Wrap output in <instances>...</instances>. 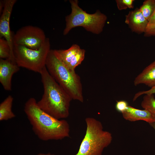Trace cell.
<instances>
[{
    "label": "cell",
    "instance_id": "cell-1",
    "mask_svg": "<svg viewBox=\"0 0 155 155\" xmlns=\"http://www.w3.org/2000/svg\"><path fill=\"white\" fill-rule=\"evenodd\" d=\"M24 111L39 139L43 141L62 140L69 137L70 127L64 119H58L42 110L34 98L25 103Z\"/></svg>",
    "mask_w": 155,
    "mask_h": 155
},
{
    "label": "cell",
    "instance_id": "cell-2",
    "mask_svg": "<svg viewBox=\"0 0 155 155\" xmlns=\"http://www.w3.org/2000/svg\"><path fill=\"white\" fill-rule=\"evenodd\" d=\"M40 73L44 93L41 99L37 102L38 106L44 112L56 119L67 118L69 115L72 99L51 75L46 66Z\"/></svg>",
    "mask_w": 155,
    "mask_h": 155
},
{
    "label": "cell",
    "instance_id": "cell-3",
    "mask_svg": "<svg viewBox=\"0 0 155 155\" xmlns=\"http://www.w3.org/2000/svg\"><path fill=\"white\" fill-rule=\"evenodd\" d=\"M46 67L56 82L69 95L72 100L84 101L82 84L75 71L67 68L60 61L54 50L51 49L47 55Z\"/></svg>",
    "mask_w": 155,
    "mask_h": 155
},
{
    "label": "cell",
    "instance_id": "cell-4",
    "mask_svg": "<svg viewBox=\"0 0 155 155\" xmlns=\"http://www.w3.org/2000/svg\"><path fill=\"white\" fill-rule=\"evenodd\" d=\"M85 120V134L75 155H102L104 149L112 142V134L104 130L102 123L96 119L88 117Z\"/></svg>",
    "mask_w": 155,
    "mask_h": 155
},
{
    "label": "cell",
    "instance_id": "cell-5",
    "mask_svg": "<svg viewBox=\"0 0 155 155\" xmlns=\"http://www.w3.org/2000/svg\"><path fill=\"white\" fill-rule=\"evenodd\" d=\"M69 1L71 11L65 17L64 35L68 34L73 28L79 26L95 34H99L102 31L107 19L105 15L98 10L93 14L88 13L79 6L78 0H70Z\"/></svg>",
    "mask_w": 155,
    "mask_h": 155
},
{
    "label": "cell",
    "instance_id": "cell-6",
    "mask_svg": "<svg viewBox=\"0 0 155 155\" xmlns=\"http://www.w3.org/2000/svg\"><path fill=\"white\" fill-rule=\"evenodd\" d=\"M50 50L49 39L46 38L44 44L38 49L14 45L13 52L16 63L19 67L40 73L46 66V58Z\"/></svg>",
    "mask_w": 155,
    "mask_h": 155
},
{
    "label": "cell",
    "instance_id": "cell-7",
    "mask_svg": "<svg viewBox=\"0 0 155 155\" xmlns=\"http://www.w3.org/2000/svg\"><path fill=\"white\" fill-rule=\"evenodd\" d=\"M46 38L42 29L37 26L28 25L22 27L13 35V45H22L37 50L44 44Z\"/></svg>",
    "mask_w": 155,
    "mask_h": 155
},
{
    "label": "cell",
    "instance_id": "cell-8",
    "mask_svg": "<svg viewBox=\"0 0 155 155\" xmlns=\"http://www.w3.org/2000/svg\"><path fill=\"white\" fill-rule=\"evenodd\" d=\"M16 0H4V7L0 18V38H4L7 42L11 49V57L9 59L16 63L13 54V35L10 27L11 13Z\"/></svg>",
    "mask_w": 155,
    "mask_h": 155
},
{
    "label": "cell",
    "instance_id": "cell-9",
    "mask_svg": "<svg viewBox=\"0 0 155 155\" xmlns=\"http://www.w3.org/2000/svg\"><path fill=\"white\" fill-rule=\"evenodd\" d=\"M54 50L57 57L63 64L73 71L85 58V50L81 49L78 44H73L67 49Z\"/></svg>",
    "mask_w": 155,
    "mask_h": 155
},
{
    "label": "cell",
    "instance_id": "cell-10",
    "mask_svg": "<svg viewBox=\"0 0 155 155\" xmlns=\"http://www.w3.org/2000/svg\"><path fill=\"white\" fill-rule=\"evenodd\" d=\"M20 67L9 59H0V82L5 90H11L13 75L19 71Z\"/></svg>",
    "mask_w": 155,
    "mask_h": 155
},
{
    "label": "cell",
    "instance_id": "cell-11",
    "mask_svg": "<svg viewBox=\"0 0 155 155\" xmlns=\"http://www.w3.org/2000/svg\"><path fill=\"white\" fill-rule=\"evenodd\" d=\"M125 22L133 32L139 34L144 33L148 24V20L138 8L125 16Z\"/></svg>",
    "mask_w": 155,
    "mask_h": 155
},
{
    "label": "cell",
    "instance_id": "cell-12",
    "mask_svg": "<svg viewBox=\"0 0 155 155\" xmlns=\"http://www.w3.org/2000/svg\"><path fill=\"white\" fill-rule=\"evenodd\" d=\"M122 114L125 119L130 121L143 120L149 123L155 120V117L149 111L137 109L129 105Z\"/></svg>",
    "mask_w": 155,
    "mask_h": 155
},
{
    "label": "cell",
    "instance_id": "cell-13",
    "mask_svg": "<svg viewBox=\"0 0 155 155\" xmlns=\"http://www.w3.org/2000/svg\"><path fill=\"white\" fill-rule=\"evenodd\" d=\"M134 85L143 84L151 88L155 86V61L146 67L135 78Z\"/></svg>",
    "mask_w": 155,
    "mask_h": 155
},
{
    "label": "cell",
    "instance_id": "cell-14",
    "mask_svg": "<svg viewBox=\"0 0 155 155\" xmlns=\"http://www.w3.org/2000/svg\"><path fill=\"white\" fill-rule=\"evenodd\" d=\"M13 98L9 95L0 104V121L7 120L16 117L12 111Z\"/></svg>",
    "mask_w": 155,
    "mask_h": 155
},
{
    "label": "cell",
    "instance_id": "cell-15",
    "mask_svg": "<svg viewBox=\"0 0 155 155\" xmlns=\"http://www.w3.org/2000/svg\"><path fill=\"white\" fill-rule=\"evenodd\" d=\"M139 9L144 16L148 20L155 11V0L145 1Z\"/></svg>",
    "mask_w": 155,
    "mask_h": 155
},
{
    "label": "cell",
    "instance_id": "cell-16",
    "mask_svg": "<svg viewBox=\"0 0 155 155\" xmlns=\"http://www.w3.org/2000/svg\"><path fill=\"white\" fill-rule=\"evenodd\" d=\"M141 106L144 109L150 111L155 117V98L153 94H145Z\"/></svg>",
    "mask_w": 155,
    "mask_h": 155
},
{
    "label": "cell",
    "instance_id": "cell-17",
    "mask_svg": "<svg viewBox=\"0 0 155 155\" xmlns=\"http://www.w3.org/2000/svg\"><path fill=\"white\" fill-rule=\"evenodd\" d=\"M11 57V49L7 40L4 38H0V58L9 59Z\"/></svg>",
    "mask_w": 155,
    "mask_h": 155
},
{
    "label": "cell",
    "instance_id": "cell-18",
    "mask_svg": "<svg viewBox=\"0 0 155 155\" xmlns=\"http://www.w3.org/2000/svg\"><path fill=\"white\" fill-rule=\"evenodd\" d=\"M134 1V0H116V2L118 9L121 10L127 8H133Z\"/></svg>",
    "mask_w": 155,
    "mask_h": 155
},
{
    "label": "cell",
    "instance_id": "cell-19",
    "mask_svg": "<svg viewBox=\"0 0 155 155\" xmlns=\"http://www.w3.org/2000/svg\"><path fill=\"white\" fill-rule=\"evenodd\" d=\"M129 106L128 102L124 100H120L117 101L115 108L117 111L122 113L127 109Z\"/></svg>",
    "mask_w": 155,
    "mask_h": 155
},
{
    "label": "cell",
    "instance_id": "cell-20",
    "mask_svg": "<svg viewBox=\"0 0 155 155\" xmlns=\"http://www.w3.org/2000/svg\"><path fill=\"white\" fill-rule=\"evenodd\" d=\"M144 36L146 37L155 36V24L148 25L144 33Z\"/></svg>",
    "mask_w": 155,
    "mask_h": 155
},
{
    "label": "cell",
    "instance_id": "cell-21",
    "mask_svg": "<svg viewBox=\"0 0 155 155\" xmlns=\"http://www.w3.org/2000/svg\"><path fill=\"white\" fill-rule=\"evenodd\" d=\"M155 93V86L152 88L150 90L146 91H142L138 92L136 93L133 98V101H134L140 96L143 94H154Z\"/></svg>",
    "mask_w": 155,
    "mask_h": 155
},
{
    "label": "cell",
    "instance_id": "cell-22",
    "mask_svg": "<svg viewBox=\"0 0 155 155\" xmlns=\"http://www.w3.org/2000/svg\"><path fill=\"white\" fill-rule=\"evenodd\" d=\"M148 24H155V11L153 14L148 20Z\"/></svg>",
    "mask_w": 155,
    "mask_h": 155
},
{
    "label": "cell",
    "instance_id": "cell-23",
    "mask_svg": "<svg viewBox=\"0 0 155 155\" xmlns=\"http://www.w3.org/2000/svg\"><path fill=\"white\" fill-rule=\"evenodd\" d=\"M149 124L155 130V120Z\"/></svg>",
    "mask_w": 155,
    "mask_h": 155
},
{
    "label": "cell",
    "instance_id": "cell-24",
    "mask_svg": "<svg viewBox=\"0 0 155 155\" xmlns=\"http://www.w3.org/2000/svg\"><path fill=\"white\" fill-rule=\"evenodd\" d=\"M37 155H55L54 154H51L49 153H47V154H43V153H40L38 154H37Z\"/></svg>",
    "mask_w": 155,
    "mask_h": 155
}]
</instances>
